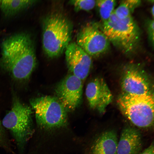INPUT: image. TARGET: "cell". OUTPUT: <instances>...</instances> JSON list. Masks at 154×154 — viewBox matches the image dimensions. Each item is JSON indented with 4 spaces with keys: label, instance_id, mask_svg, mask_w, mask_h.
I'll use <instances>...</instances> for the list:
<instances>
[{
    "label": "cell",
    "instance_id": "6da1fadb",
    "mask_svg": "<svg viewBox=\"0 0 154 154\" xmlns=\"http://www.w3.org/2000/svg\"><path fill=\"white\" fill-rule=\"evenodd\" d=\"M1 62L19 80L30 76L36 64L35 45L29 34L20 33L5 39L1 46Z\"/></svg>",
    "mask_w": 154,
    "mask_h": 154
},
{
    "label": "cell",
    "instance_id": "7a4b0ae2",
    "mask_svg": "<svg viewBox=\"0 0 154 154\" xmlns=\"http://www.w3.org/2000/svg\"><path fill=\"white\" fill-rule=\"evenodd\" d=\"M110 43L126 55L135 53L140 46L141 32L131 16L121 19L114 12L107 21L100 23Z\"/></svg>",
    "mask_w": 154,
    "mask_h": 154
},
{
    "label": "cell",
    "instance_id": "3957f363",
    "mask_svg": "<svg viewBox=\"0 0 154 154\" xmlns=\"http://www.w3.org/2000/svg\"><path fill=\"white\" fill-rule=\"evenodd\" d=\"M72 32L71 24L63 15L56 13L46 17L43 24L42 42L47 56L54 58L61 55L70 43Z\"/></svg>",
    "mask_w": 154,
    "mask_h": 154
},
{
    "label": "cell",
    "instance_id": "277c9868",
    "mask_svg": "<svg viewBox=\"0 0 154 154\" xmlns=\"http://www.w3.org/2000/svg\"><path fill=\"white\" fill-rule=\"evenodd\" d=\"M117 103L122 114L137 127L148 128L154 123V97L152 93L142 95L122 92Z\"/></svg>",
    "mask_w": 154,
    "mask_h": 154
},
{
    "label": "cell",
    "instance_id": "5b68a950",
    "mask_svg": "<svg viewBox=\"0 0 154 154\" xmlns=\"http://www.w3.org/2000/svg\"><path fill=\"white\" fill-rule=\"evenodd\" d=\"M32 112L29 107L16 100L2 121L3 125L10 131L21 151L33 132Z\"/></svg>",
    "mask_w": 154,
    "mask_h": 154
},
{
    "label": "cell",
    "instance_id": "8992f818",
    "mask_svg": "<svg viewBox=\"0 0 154 154\" xmlns=\"http://www.w3.org/2000/svg\"><path fill=\"white\" fill-rule=\"evenodd\" d=\"M30 104L40 128L51 129L67 125V111L56 97L50 96L38 97L32 100Z\"/></svg>",
    "mask_w": 154,
    "mask_h": 154
},
{
    "label": "cell",
    "instance_id": "52a82bcc",
    "mask_svg": "<svg viewBox=\"0 0 154 154\" xmlns=\"http://www.w3.org/2000/svg\"><path fill=\"white\" fill-rule=\"evenodd\" d=\"M76 43L91 57L100 56L109 50L110 42L100 23H88L78 34Z\"/></svg>",
    "mask_w": 154,
    "mask_h": 154
},
{
    "label": "cell",
    "instance_id": "ba28073f",
    "mask_svg": "<svg viewBox=\"0 0 154 154\" xmlns=\"http://www.w3.org/2000/svg\"><path fill=\"white\" fill-rule=\"evenodd\" d=\"M121 81L122 92L142 95L152 93V86L145 71L138 64L129 63L123 70Z\"/></svg>",
    "mask_w": 154,
    "mask_h": 154
},
{
    "label": "cell",
    "instance_id": "9c48e42d",
    "mask_svg": "<svg viewBox=\"0 0 154 154\" xmlns=\"http://www.w3.org/2000/svg\"><path fill=\"white\" fill-rule=\"evenodd\" d=\"M82 86V80L73 74L67 76L57 85L56 98L67 112L74 110L80 104Z\"/></svg>",
    "mask_w": 154,
    "mask_h": 154
},
{
    "label": "cell",
    "instance_id": "30bf717a",
    "mask_svg": "<svg viewBox=\"0 0 154 154\" xmlns=\"http://www.w3.org/2000/svg\"><path fill=\"white\" fill-rule=\"evenodd\" d=\"M65 51L66 60L70 71L82 80H84L92 65L91 57L75 42H70Z\"/></svg>",
    "mask_w": 154,
    "mask_h": 154
},
{
    "label": "cell",
    "instance_id": "8fae6325",
    "mask_svg": "<svg viewBox=\"0 0 154 154\" xmlns=\"http://www.w3.org/2000/svg\"><path fill=\"white\" fill-rule=\"evenodd\" d=\"M85 94L90 107L102 114L105 112L113 98L107 84L101 78H95L88 84Z\"/></svg>",
    "mask_w": 154,
    "mask_h": 154
},
{
    "label": "cell",
    "instance_id": "7c38bea8",
    "mask_svg": "<svg viewBox=\"0 0 154 154\" xmlns=\"http://www.w3.org/2000/svg\"><path fill=\"white\" fill-rule=\"evenodd\" d=\"M142 147L141 136L139 131L130 126L123 128L118 141L117 154H138Z\"/></svg>",
    "mask_w": 154,
    "mask_h": 154
},
{
    "label": "cell",
    "instance_id": "4fadbf2b",
    "mask_svg": "<svg viewBox=\"0 0 154 154\" xmlns=\"http://www.w3.org/2000/svg\"><path fill=\"white\" fill-rule=\"evenodd\" d=\"M117 135L113 130L102 133L94 141L91 154H117Z\"/></svg>",
    "mask_w": 154,
    "mask_h": 154
},
{
    "label": "cell",
    "instance_id": "5bb4252c",
    "mask_svg": "<svg viewBox=\"0 0 154 154\" xmlns=\"http://www.w3.org/2000/svg\"><path fill=\"white\" fill-rule=\"evenodd\" d=\"M33 0H2L1 2L2 11L6 16H11L33 4Z\"/></svg>",
    "mask_w": 154,
    "mask_h": 154
},
{
    "label": "cell",
    "instance_id": "9a60e30c",
    "mask_svg": "<svg viewBox=\"0 0 154 154\" xmlns=\"http://www.w3.org/2000/svg\"><path fill=\"white\" fill-rule=\"evenodd\" d=\"M141 3L139 0L121 1L114 13L117 17L121 19L131 17L135 9L140 5Z\"/></svg>",
    "mask_w": 154,
    "mask_h": 154
},
{
    "label": "cell",
    "instance_id": "2e32d148",
    "mask_svg": "<svg viewBox=\"0 0 154 154\" xmlns=\"http://www.w3.org/2000/svg\"><path fill=\"white\" fill-rule=\"evenodd\" d=\"M116 4L115 0H99L96 1L99 15L102 22L108 20L114 12Z\"/></svg>",
    "mask_w": 154,
    "mask_h": 154
},
{
    "label": "cell",
    "instance_id": "e0dca14e",
    "mask_svg": "<svg viewBox=\"0 0 154 154\" xmlns=\"http://www.w3.org/2000/svg\"><path fill=\"white\" fill-rule=\"evenodd\" d=\"M96 1L94 0H71L69 3L72 5L76 11H88L96 6Z\"/></svg>",
    "mask_w": 154,
    "mask_h": 154
},
{
    "label": "cell",
    "instance_id": "ac0fdd59",
    "mask_svg": "<svg viewBox=\"0 0 154 154\" xmlns=\"http://www.w3.org/2000/svg\"><path fill=\"white\" fill-rule=\"evenodd\" d=\"M148 38L151 45L154 46V19H150L146 23Z\"/></svg>",
    "mask_w": 154,
    "mask_h": 154
},
{
    "label": "cell",
    "instance_id": "d6986e66",
    "mask_svg": "<svg viewBox=\"0 0 154 154\" xmlns=\"http://www.w3.org/2000/svg\"><path fill=\"white\" fill-rule=\"evenodd\" d=\"M6 144L5 132L0 120V146L6 147Z\"/></svg>",
    "mask_w": 154,
    "mask_h": 154
},
{
    "label": "cell",
    "instance_id": "ffe728a7",
    "mask_svg": "<svg viewBox=\"0 0 154 154\" xmlns=\"http://www.w3.org/2000/svg\"><path fill=\"white\" fill-rule=\"evenodd\" d=\"M140 154H154V146L153 143Z\"/></svg>",
    "mask_w": 154,
    "mask_h": 154
},
{
    "label": "cell",
    "instance_id": "44dd1931",
    "mask_svg": "<svg viewBox=\"0 0 154 154\" xmlns=\"http://www.w3.org/2000/svg\"><path fill=\"white\" fill-rule=\"evenodd\" d=\"M154 6L153 5L152 7H151V15L153 17V19L154 18Z\"/></svg>",
    "mask_w": 154,
    "mask_h": 154
},
{
    "label": "cell",
    "instance_id": "7402d4cb",
    "mask_svg": "<svg viewBox=\"0 0 154 154\" xmlns=\"http://www.w3.org/2000/svg\"><path fill=\"white\" fill-rule=\"evenodd\" d=\"M1 1L0 0V3H1Z\"/></svg>",
    "mask_w": 154,
    "mask_h": 154
}]
</instances>
